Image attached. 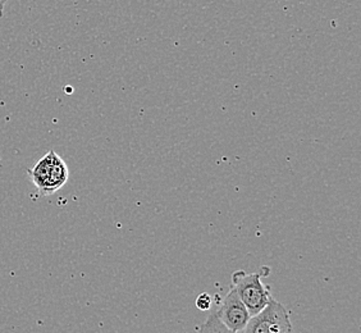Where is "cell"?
Returning <instances> with one entry per match:
<instances>
[{"label": "cell", "instance_id": "obj_1", "mask_svg": "<svg viewBox=\"0 0 361 333\" xmlns=\"http://www.w3.org/2000/svg\"><path fill=\"white\" fill-rule=\"evenodd\" d=\"M271 273L269 267H263L254 273L236 271L232 274V287L241 298L251 317L262 312L271 300V287L262 282V278Z\"/></svg>", "mask_w": 361, "mask_h": 333}, {"label": "cell", "instance_id": "obj_2", "mask_svg": "<svg viewBox=\"0 0 361 333\" xmlns=\"http://www.w3.org/2000/svg\"><path fill=\"white\" fill-rule=\"evenodd\" d=\"M28 174L39 194L49 196L56 194L67 183L70 171L66 162L54 150H50L32 169L28 171Z\"/></svg>", "mask_w": 361, "mask_h": 333}, {"label": "cell", "instance_id": "obj_3", "mask_svg": "<svg viewBox=\"0 0 361 333\" xmlns=\"http://www.w3.org/2000/svg\"><path fill=\"white\" fill-rule=\"evenodd\" d=\"M241 333H292L290 313L271 298L262 312L251 317Z\"/></svg>", "mask_w": 361, "mask_h": 333}, {"label": "cell", "instance_id": "obj_4", "mask_svg": "<svg viewBox=\"0 0 361 333\" xmlns=\"http://www.w3.org/2000/svg\"><path fill=\"white\" fill-rule=\"evenodd\" d=\"M216 315L222 322L223 326L227 327L229 331L235 333L243 332L251 318L246 306L243 305L233 287H231L226 298H223Z\"/></svg>", "mask_w": 361, "mask_h": 333}, {"label": "cell", "instance_id": "obj_5", "mask_svg": "<svg viewBox=\"0 0 361 333\" xmlns=\"http://www.w3.org/2000/svg\"><path fill=\"white\" fill-rule=\"evenodd\" d=\"M196 333H235L229 331L227 327L223 326L222 322L218 320L216 313H212L202 326L196 328Z\"/></svg>", "mask_w": 361, "mask_h": 333}, {"label": "cell", "instance_id": "obj_6", "mask_svg": "<svg viewBox=\"0 0 361 333\" xmlns=\"http://www.w3.org/2000/svg\"><path fill=\"white\" fill-rule=\"evenodd\" d=\"M212 306V296L207 293V292H202L197 298H196V308L202 312H208Z\"/></svg>", "mask_w": 361, "mask_h": 333}, {"label": "cell", "instance_id": "obj_7", "mask_svg": "<svg viewBox=\"0 0 361 333\" xmlns=\"http://www.w3.org/2000/svg\"><path fill=\"white\" fill-rule=\"evenodd\" d=\"M7 1L8 0H0V18L3 17V13H4V7H6Z\"/></svg>", "mask_w": 361, "mask_h": 333}]
</instances>
